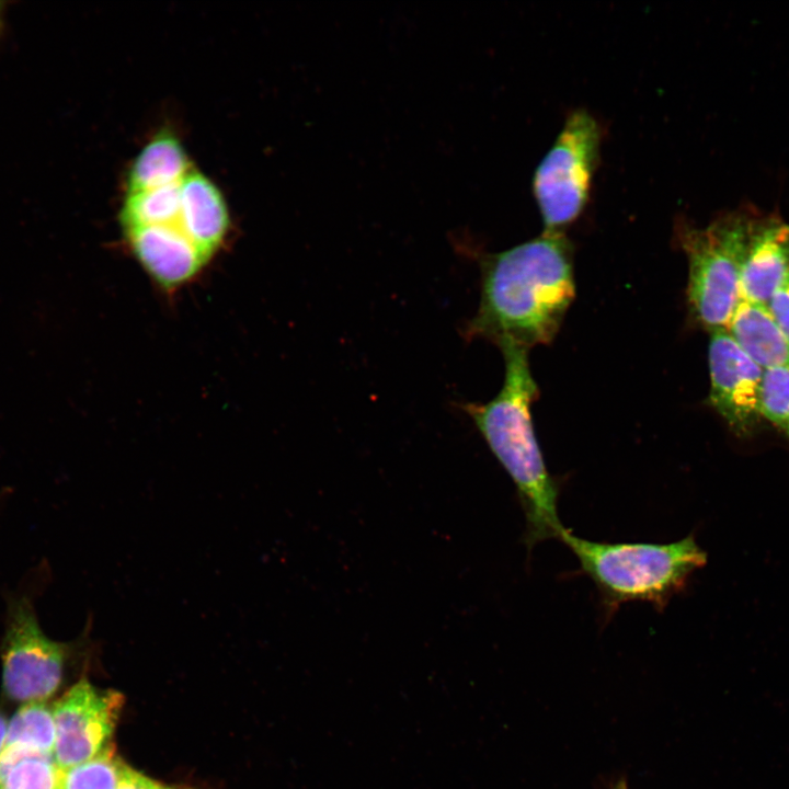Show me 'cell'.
<instances>
[{
	"mask_svg": "<svg viewBox=\"0 0 789 789\" xmlns=\"http://www.w3.org/2000/svg\"><path fill=\"white\" fill-rule=\"evenodd\" d=\"M190 171L181 141L171 133H160L133 161L127 176L128 193L180 183Z\"/></svg>",
	"mask_w": 789,
	"mask_h": 789,
	"instance_id": "cell-13",
	"label": "cell"
},
{
	"mask_svg": "<svg viewBox=\"0 0 789 789\" xmlns=\"http://www.w3.org/2000/svg\"><path fill=\"white\" fill-rule=\"evenodd\" d=\"M55 742L53 708L44 701L23 704L8 723L4 746H20L53 756Z\"/></svg>",
	"mask_w": 789,
	"mask_h": 789,
	"instance_id": "cell-15",
	"label": "cell"
},
{
	"mask_svg": "<svg viewBox=\"0 0 789 789\" xmlns=\"http://www.w3.org/2000/svg\"><path fill=\"white\" fill-rule=\"evenodd\" d=\"M7 728H8L7 719L3 716V713L0 711V753L4 747Z\"/></svg>",
	"mask_w": 789,
	"mask_h": 789,
	"instance_id": "cell-22",
	"label": "cell"
},
{
	"mask_svg": "<svg viewBox=\"0 0 789 789\" xmlns=\"http://www.w3.org/2000/svg\"><path fill=\"white\" fill-rule=\"evenodd\" d=\"M124 231L141 267L164 289L192 281L209 261L179 227L146 226Z\"/></svg>",
	"mask_w": 789,
	"mask_h": 789,
	"instance_id": "cell-10",
	"label": "cell"
},
{
	"mask_svg": "<svg viewBox=\"0 0 789 789\" xmlns=\"http://www.w3.org/2000/svg\"><path fill=\"white\" fill-rule=\"evenodd\" d=\"M128 766L112 743L95 757L62 770L60 789H118Z\"/></svg>",
	"mask_w": 789,
	"mask_h": 789,
	"instance_id": "cell-16",
	"label": "cell"
},
{
	"mask_svg": "<svg viewBox=\"0 0 789 789\" xmlns=\"http://www.w3.org/2000/svg\"><path fill=\"white\" fill-rule=\"evenodd\" d=\"M123 706V694L99 689L85 677L72 685L53 706L57 766L66 770L110 746Z\"/></svg>",
	"mask_w": 789,
	"mask_h": 789,
	"instance_id": "cell-7",
	"label": "cell"
},
{
	"mask_svg": "<svg viewBox=\"0 0 789 789\" xmlns=\"http://www.w3.org/2000/svg\"><path fill=\"white\" fill-rule=\"evenodd\" d=\"M727 331L764 370L789 367V339L766 305L741 299Z\"/></svg>",
	"mask_w": 789,
	"mask_h": 789,
	"instance_id": "cell-12",
	"label": "cell"
},
{
	"mask_svg": "<svg viewBox=\"0 0 789 789\" xmlns=\"http://www.w3.org/2000/svg\"><path fill=\"white\" fill-rule=\"evenodd\" d=\"M761 415L789 441V367L765 369L761 387Z\"/></svg>",
	"mask_w": 789,
	"mask_h": 789,
	"instance_id": "cell-17",
	"label": "cell"
},
{
	"mask_svg": "<svg viewBox=\"0 0 789 789\" xmlns=\"http://www.w3.org/2000/svg\"><path fill=\"white\" fill-rule=\"evenodd\" d=\"M498 346L505 363L500 392L487 403L467 402L460 408L514 482L526 518L525 541L531 548L558 539L564 528L558 515L559 487L547 469L530 416L538 387L528 350L511 342Z\"/></svg>",
	"mask_w": 789,
	"mask_h": 789,
	"instance_id": "cell-2",
	"label": "cell"
},
{
	"mask_svg": "<svg viewBox=\"0 0 789 789\" xmlns=\"http://www.w3.org/2000/svg\"><path fill=\"white\" fill-rule=\"evenodd\" d=\"M618 789H626L624 786H620Z\"/></svg>",
	"mask_w": 789,
	"mask_h": 789,
	"instance_id": "cell-23",
	"label": "cell"
},
{
	"mask_svg": "<svg viewBox=\"0 0 789 789\" xmlns=\"http://www.w3.org/2000/svg\"><path fill=\"white\" fill-rule=\"evenodd\" d=\"M180 186L181 182L128 193L121 210L124 230L146 226L179 227Z\"/></svg>",
	"mask_w": 789,
	"mask_h": 789,
	"instance_id": "cell-14",
	"label": "cell"
},
{
	"mask_svg": "<svg viewBox=\"0 0 789 789\" xmlns=\"http://www.w3.org/2000/svg\"><path fill=\"white\" fill-rule=\"evenodd\" d=\"M788 274L789 224L775 214L745 206L741 299L767 305Z\"/></svg>",
	"mask_w": 789,
	"mask_h": 789,
	"instance_id": "cell-9",
	"label": "cell"
},
{
	"mask_svg": "<svg viewBox=\"0 0 789 789\" xmlns=\"http://www.w3.org/2000/svg\"><path fill=\"white\" fill-rule=\"evenodd\" d=\"M61 775L53 756L33 754L12 767L0 789H60Z\"/></svg>",
	"mask_w": 789,
	"mask_h": 789,
	"instance_id": "cell-18",
	"label": "cell"
},
{
	"mask_svg": "<svg viewBox=\"0 0 789 789\" xmlns=\"http://www.w3.org/2000/svg\"><path fill=\"white\" fill-rule=\"evenodd\" d=\"M70 650L71 644L44 633L27 596L10 598L1 643L5 696L23 704L50 698L61 684Z\"/></svg>",
	"mask_w": 789,
	"mask_h": 789,
	"instance_id": "cell-6",
	"label": "cell"
},
{
	"mask_svg": "<svg viewBox=\"0 0 789 789\" xmlns=\"http://www.w3.org/2000/svg\"><path fill=\"white\" fill-rule=\"evenodd\" d=\"M601 126L585 110L572 112L538 164L533 193L547 232H563L584 210L596 170Z\"/></svg>",
	"mask_w": 789,
	"mask_h": 789,
	"instance_id": "cell-5",
	"label": "cell"
},
{
	"mask_svg": "<svg viewBox=\"0 0 789 789\" xmlns=\"http://www.w3.org/2000/svg\"><path fill=\"white\" fill-rule=\"evenodd\" d=\"M688 259L687 300L691 316L710 332L727 330L741 300L740 263L745 237V206L698 228L676 227Z\"/></svg>",
	"mask_w": 789,
	"mask_h": 789,
	"instance_id": "cell-4",
	"label": "cell"
},
{
	"mask_svg": "<svg viewBox=\"0 0 789 789\" xmlns=\"http://www.w3.org/2000/svg\"><path fill=\"white\" fill-rule=\"evenodd\" d=\"M558 539L594 582L609 614L636 601L662 610L707 562V553L691 535L670 544L599 542L564 527Z\"/></svg>",
	"mask_w": 789,
	"mask_h": 789,
	"instance_id": "cell-3",
	"label": "cell"
},
{
	"mask_svg": "<svg viewBox=\"0 0 789 789\" xmlns=\"http://www.w3.org/2000/svg\"><path fill=\"white\" fill-rule=\"evenodd\" d=\"M481 295L462 331L467 340L511 342L529 350L557 334L575 293L572 245L547 232L479 260Z\"/></svg>",
	"mask_w": 789,
	"mask_h": 789,
	"instance_id": "cell-1",
	"label": "cell"
},
{
	"mask_svg": "<svg viewBox=\"0 0 789 789\" xmlns=\"http://www.w3.org/2000/svg\"><path fill=\"white\" fill-rule=\"evenodd\" d=\"M8 1H0V43L5 38L8 33Z\"/></svg>",
	"mask_w": 789,
	"mask_h": 789,
	"instance_id": "cell-21",
	"label": "cell"
},
{
	"mask_svg": "<svg viewBox=\"0 0 789 789\" xmlns=\"http://www.w3.org/2000/svg\"><path fill=\"white\" fill-rule=\"evenodd\" d=\"M709 404L735 435L750 436L761 423L764 369L751 359L727 330L710 332Z\"/></svg>",
	"mask_w": 789,
	"mask_h": 789,
	"instance_id": "cell-8",
	"label": "cell"
},
{
	"mask_svg": "<svg viewBox=\"0 0 789 789\" xmlns=\"http://www.w3.org/2000/svg\"><path fill=\"white\" fill-rule=\"evenodd\" d=\"M118 789H195L187 786L170 785L156 780L128 766Z\"/></svg>",
	"mask_w": 789,
	"mask_h": 789,
	"instance_id": "cell-20",
	"label": "cell"
},
{
	"mask_svg": "<svg viewBox=\"0 0 789 789\" xmlns=\"http://www.w3.org/2000/svg\"><path fill=\"white\" fill-rule=\"evenodd\" d=\"M179 228L208 258L224 241L229 215L218 187L205 175L190 171L181 182Z\"/></svg>",
	"mask_w": 789,
	"mask_h": 789,
	"instance_id": "cell-11",
	"label": "cell"
},
{
	"mask_svg": "<svg viewBox=\"0 0 789 789\" xmlns=\"http://www.w3.org/2000/svg\"><path fill=\"white\" fill-rule=\"evenodd\" d=\"M773 318L789 339V274L767 302Z\"/></svg>",
	"mask_w": 789,
	"mask_h": 789,
	"instance_id": "cell-19",
	"label": "cell"
}]
</instances>
